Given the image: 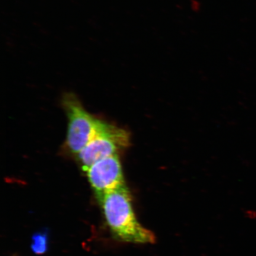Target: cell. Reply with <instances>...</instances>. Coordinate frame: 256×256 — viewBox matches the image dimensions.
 Instances as JSON below:
<instances>
[{
    "mask_svg": "<svg viewBox=\"0 0 256 256\" xmlns=\"http://www.w3.org/2000/svg\"><path fill=\"white\" fill-rule=\"evenodd\" d=\"M106 220L115 235L124 242L152 244L154 233L142 226L134 212L132 198L126 184L98 196Z\"/></svg>",
    "mask_w": 256,
    "mask_h": 256,
    "instance_id": "6da1fadb",
    "label": "cell"
},
{
    "mask_svg": "<svg viewBox=\"0 0 256 256\" xmlns=\"http://www.w3.org/2000/svg\"><path fill=\"white\" fill-rule=\"evenodd\" d=\"M63 106L68 119L67 145L78 154L98 134L104 121L90 114L72 94L64 96Z\"/></svg>",
    "mask_w": 256,
    "mask_h": 256,
    "instance_id": "7a4b0ae2",
    "label": "cell"
},
{
    "mask_svg": "<svg viewBox=\"0 0 256 256\" xmlns=\"http://www.w3.org/2000/svg\"><path fill=\"white\" fill-rule=\"evenodd\" d=\"M130 142L126 130L104 122L98 134L78 154L83 171L102 159L116 154Z\"/></svg>",
    "mask_w": 256,
    "mask_h": 256,
    "instance_id": "3957f363",
    "label": "cell"
},
{
    "mask_svg": "<svg viewBox=\"0 0 256 256\" xmlns=\"http://www.w3.org/2000/svg\"><path fill=\"white\" fill-rule=\"evenodd\" d=\"M84 172L98 196L126 185L118 154L94 163Z\"/></svg>",
    "mask_w": 256,
    "mask_h": 256,
    "instance_id": "277c9868",
    "label": "cell"
},
{
    "mask_svg": "<svg viewBox=\"0 0 256 256\" xmlns=\"http://www.w3.org/2000/svg\"><path fill=\"white\" fill-rule=\"evenodd\" d=\"M46 238H43V236H38L36 238H34V252L40 254L46 248Z\"/></svg>",
    "mask_w": 256,
    "mask_h": 256,
    "instance_id": "5b68a950",
    "label": "cell"
}]
</instances>
